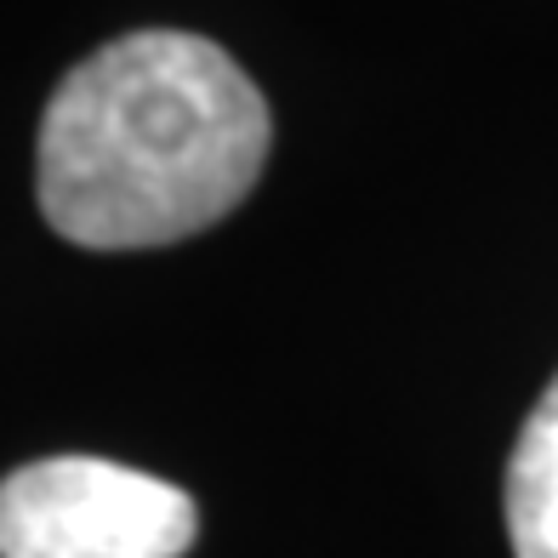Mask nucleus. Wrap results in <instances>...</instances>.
I'll return each mask as SVG.
<instances>
[{
    "label": "nucleus",
    "mask_w": 558,
    "mask_h": 558,
    "mask_svg": "<svg viewBox=\"0 0 558 558\" xmlns=\"http://www.w3.org/2000/svg\"><path fill=\"white\" fill-rule=\"evenodd\" d=\"M268 137L263 92L222 46L183 29L120 35L46 104L40 211L86 251L189 240L251 194Z\"/></svg>",
    "instance_id": "f257e3e1"
},
{
    "label": "nucleus",
    "mask_w": 558,
    "mask_h": 558,
    "mask_svg": "<svg viewBox=\"0 0 558 558\" xmlns=\"http://www.w3.org/2000/svg\"><path fill=\"white\" fill-rule=\"evenodd\" d=\"M194 496L104 456H46L0 478V558H183Z\"/></svg>",
    "instance_id": "f03ea898"
},
{
    "label": "nucleus",
    "mask_w": 558,
    "mask_h": 558,
    "mask_svg": "<svg viewBox=\"0 0 558 558\" xmlns=\"http://www.w3.org/2000/svg\"><path fill=\"white\" fill-rule=\"evenodd\" d=\"M507 536L519 558H558V383L530 411L507 462Z\"/></svg>",
    "instance_id": "7ed1b4c3"
}]
</instances>
